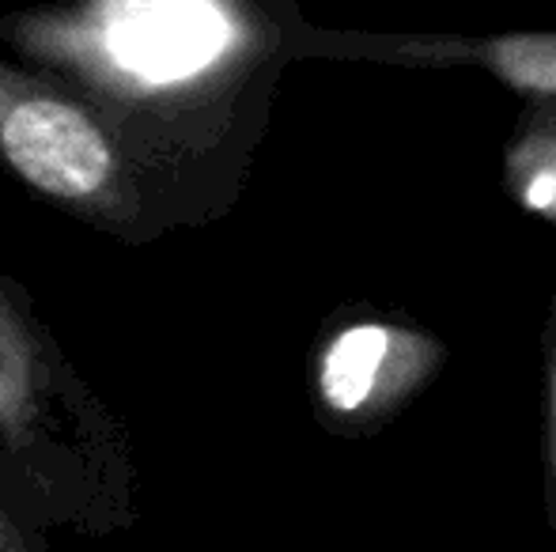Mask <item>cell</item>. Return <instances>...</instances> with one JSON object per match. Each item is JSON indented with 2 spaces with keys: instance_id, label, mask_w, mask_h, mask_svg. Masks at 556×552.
<instances>
[{
  "instance_id": "obj_4",
  "label": "cell",
  "mask_w": 556,
  "mask_h": 552,
  "mask_svg": "<svg viewBox=\"0 0 556 552\" xmlns=\"http://www.w3.org/2000/svg\"><path fill=\"white\" fill-rule=\"evenodd\" d=\"M4 545H15V538H12V534H8V526L0 523V549H4Z\"/></svg>"
},
{
  "instance_id": "obj_3",
  "label": "cell",
  "mask_w": 556,
  "mask_h": 552,
  "mask_svg": "<svg viewBox=\"0 0 556 552\" xmlns=\"http://www.w3.org/2000/svg\"><path fill=\"white\" fill-rule=\"evenodd\" d=\"M390 337L379 325H356V330L341 333L333 341L330 356L323 363V394L333 409H359L367 401L379 375L382 360H387Z\"/></svg>"
},
{
  "instance_id": "obj_1",
  "label": "cell",
  "mask_w": 556,
  "mask_h": 552,
  "mask_svg": "<svg viewBox=\"0 0 556 552\" xmlns=\"http://www.w3.org/2000/svg\"><path fill=\"white\" fill-rule=\"evenodd\" d=\"M0 147L30 185L53 197H91L106 185L114 155L99 126L61 99H20L0 118Z\"/></svg>"
},
{
  "instance_id": "obj_2",
  "label": "cell",
  "mask_w": 556,
  "mask_h": 552,
  "mask_svg": "<svg viewBox=\"0 0 556 552\" xmlns=\"http://www.w3.org/2000/svg\"><path fill=\"white\" fill-rule=\"evenodd\" d=\"M111 50L144 80L201 73L227 46V20L213 0H114Z\"/></svg>"
}]
</instances>
